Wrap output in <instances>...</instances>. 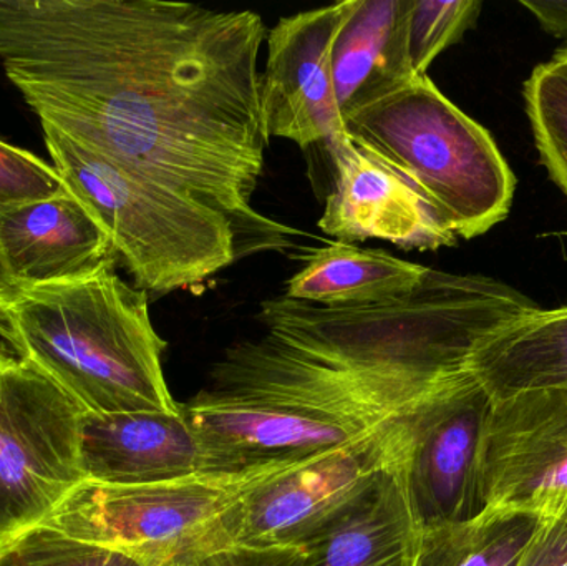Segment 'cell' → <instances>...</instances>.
<instances>
[{
    "mask_svg": "<svg viewBox=\"0 0 567 566\" xmlns=\"http://www.w3.org/2000/svg\"><path fill=\"white\" fill-rule=\"evenodd\" d=\"M40 125L53 168L102 223L136 288L158 295L192 289L238 261L235 233L221 215Z\"/></svg>",
    "mask_w": 567,
    "mask_h": 566,
    "instance_id": "277c9868",
    "label": "cell"
},
{
    "mask_svg": "<svg viewBox=\"0 0 567 566\" xmlns=\"http://www.w3.org/2000/svg\"><path fill=\"white\" fill-rule=\"evenodd\" d=\"M347 136L405 179L432 218L473 239L512 209L516 176L485 126L446 99L429 75L343 119Z\"/></svg>",
    "mask_w": 567,
    "mask_h": 566,
    "instance_id": "3957f363",
    "label": "cell"
},
{
    "mask_svg": "<svg viewBox=\"0 0 567 566\" xmlns=\"http://www.w3.org/2000/svg\"><path fill=\"white\" fill-rule=\"evenodd\" d=\"M83 415L52 379L0 342V544L42 524L86 481Z\"/></svg>",
    "mask_w": 567,
    "mask_h": 566,
    "instance_id": "8992f818",
    "label": "cell"
},
{
    "mask_svg": "<svg viewBox=\"0 0 567 566\" xmlns=\"http://www.w3.org/2000/svg\"><path fill=\"white\" fill-rule=\"evenodd\" d=\"M542 518V512L498 508L422 532L413 566H516Z\"/></svg>",
    "mask_w": 567,
    "mask_h": 566,
    "instance_id": "d6986e66",
    "label": "cell"
},
{
    "mask_svg": "<svg viewBox=\"0 0 567 566\" xmlns=\"http://www.w3.org/2000/svg\"><path fill=\"white\" fill-rule=\"evenodd\" d=\"M202 444L205 475L259 477L359 441L380 425L302 402L206 388L182 404ZM395 421V419H393Z\"/></svg>",
    "mask_w": 567,
    "mask_h": 566,
    "instance_id": "9c48e42d",
    "label": "cell"
},
{
    "mask_svg": "<svg viewBox=\"0 0 567 566\" xmlns=\"http://www.w3.org/2000/svg\"><path fill=\"white\" fill-rule=\"evenodd\" d=\"M327 146L336 175L317 223L326 235L347 243L382 239L422 251L455 245V236L440 228L415 189L347 133Z\"/></svg>",
    "mask_w": 567,
    "mask_h": 566,
    "instance_id": "4fadbf2b",
    "label": "cell"
},
{
    "mask_svg": "<svg viewBox=\"0 0 567 566\" xmlns=\"http://www.w3.org/2000/svg\"><path fill=\"white\" fill-rule=\"evenodd\" d=\"M66 192L56 169L29 150L0 140V208Z\"/></svg>",
    "mask_w": 567,
    "mask_h": 566,
    "instance_id": "603a6c76",
    "label": "cell"
},
{
    "mask_svg": "<svg viewBox=\"0 0 567 566\" xmlns=\"http://www.w3.org/2000/svg\"><path fill=\"white\" fill-rule=\"evenodd\" d=\"M252 10L166 0H0V62L27 105L231 225L239 258L299 235L252 208L268 140Z\"/></svg>",
    "mask_w": 567,
    "mask_h": 566,
    "instance_id": "6da1fadb",
    "label": "cell"
},
{
    "mask_svg": "<svg viewBox=\"0 0 567 566\" xmlns=\"http://www.w3.org/2000/svg\"><path fill=\"white\" fill-rule=\"evenodd\" d=\"M255 478L202 475L146 485L83 481L42 524L145 566H186L235 545L236 505Z\"/></svg>",
    "mask_w": 567,
    "mask_h": 566,
    "instance_id": "5b68a950",
    "label": "cell"
},
{
    "mask_svg": "<svg viewBox=\"0 0 567 566\" xmlns=\"http://www.w3.org/2000/svg\"><path fill=\"white\" fill-rule=\"evenodd\" d=\"M412 0H352L332 47V80L342 119L415 79L406 23Z\"/></svg>",
    "mask_w": 567,
    "mask_h": 566,
    "instance_id": "2e32d148",
    "label": "cell"
},
{
    "mask_svg": "<svg viewBox=\"0 0 567 566\" xmlns=\"http://www.w3.org/2000/svg\"><path fill=\"white\" fill-rule=\"evenodd\" d=\"M110 265L112 238L69 189L0 208V271L10 288L79 281Z\"/></svg>",
    "mask_w": 567,
    "mask_h": 566,
    "instance_id": "7c38bea8",
    "label": "cell"
},
{
    "mask_svg": "<svg viewBox=\"0 0 567 566\" xmlns=\"http://www.w3.org/2000/svg\"><path fill=\"white\" fill-rule=\"evenodd\" d=\"M470 372L493 401L525 391H567V305L508 322L473 352Z\"/></svg>",
    "mask_w": 567,
    "mask_h": 566,
    "instance_id": "e0dca14e",
    "label": "cell"
},
{
    "mask_svg": "<svg viewBox=\"0 0 567 566\" xmlns=\"http://www.w3.org/2000/svg\"><path fill=\"white\" fill-rule=\"evenodd\" d=\"M519 3L549 35L567 39V0H522Z\"/></svg>",
    "mask_w": 567,
    "mask_h": 566,
    "instance_id": "484cf974",
    "label": "cell"
},
{
    "mask_svg": "<svg viewBox=\"0 0 567 566\" xmlns=\"http://www.w3.org/2000/svg\"><path fill=\"white\" fill-rule=\"evenodd\" d=\"M299 557V547L255 548L231 545L186 566H297Z\"/></svg>",
    "mask_w": 567,
    "mask_h": 566,
    "instance_id": "d4e9b609",
    "label": "cell"
},
{
    "mask_svg": "<svg viewBox=\"0 0 567 566\" xmlns=\"http://www.w3.org/2000/svg\"><path fill=\"white\" fill-rule=\"evenodd\" d=\"M480 0H412L406 45L413 75L423 76L433 60L460 42L478 20Z\"/></svg>",
    "mask_w": 567,
    "mask_h": 566,
    "instance_id": "44dd1931",
    "label": "cell"
},
{
    "mask_svg": "<svg viewBox=\"0 0 567 566\" xmlns=\"http://www.w3.org/2000/svg\"><path fill=\"white\" fill-rule=\"evenodd\" d=\"M485 511L542 512L567 501V391L493 401L482 451Z\"/></svg>",
    "mask_w": 567,
    "mask_h": 566,
    "instance_id": "8fae6325",
    "label": "cell"
},
{
    "mask_svg": "<svg viewBox=\"0 0 567 566\" xmlns=\"http://www.w3.org/2000/svg\"><path fill=\"white\" fill-rule=\"evenodd\" d=\"M303 268L287 281L284 296L327 308L377 305L410 295L430 268L403 261L382 249L347 241L310 249Z\"/></svg>",
    "mask_w": 567,
    "mask_h": 566,
    "instance_id": "ac0fdd59",
    "label": "cell"
},
{
    "mask_svg": "<svg viewBox=\"0 0 567 566\" xmlns=\"http://www.w3.org/2000/svg\"><path fill=\"white\" fill-rule=\"evenodd\" d=\"M399 464L299 545L297 566L415 565L422 531L413 517Z\"/></svg>",
    "mask_w": 567,
    "mask_h": 566,
    "instance_id": "9a60e30c",
    "label": "cell"
},
{
    "mask_svg": "<svg viewBox=\"0 0 567 566\" xmlns=\"http://www.w3.org/2000/svg\"><path fill=\"white\" fill-rule=\"evenodd\" d=\"M10 291H12V288H10V286L7 285L6 278H3L2 271H0V298H3V296L9 295Z\"/></svg>",
    "mask_w": 567,
    "mask_h": 566,
    "instance_id": "4316f807",
    "label": "cell"
},
{
    "mask_svg": "<svg viewBox=\"0 0 567 566\" xmlns=\"http://www.w3.org/2000/svg\"><path fill=\"white\" fill-rule=\"evenodd\" d=\"M405 414L359 441L249 482L236 505L235 545L299 547L309 541L399 464Z\"/></svg>",
    "mask_w": 567,
    "mask_h": 566,
    "instance_id": "52a82bcc",
    "label": "cell"
},
{
    "mask_svg": "<svg viewBox=\"0 0 567 566\" xmlns=\"http://www.w3.org/2000/svg\"><path fill=\"white\" fill-rule=\"evenodd\" d=\"M492 411V395L468 369L406 412L399 469L420 531L485 512L482 451Z\"/></svg>",
    "mask_w": 567,
    "mask_h": 566,
    "instance_id": "ba28073f",
    "label": "cell"
},
{
    "mask_svg": "<svg viewBox=\"0 0 567 566\" xmlns=\"http://www.w3.org/2000/svg\"><path fill=\"white\" fill-rule=\"evenodd\" d=\"M0 338L90 414H176L148 292L115 265L89 278L16 288L0 298Z\"/></svg>",
    "mask_w": 567,
    "mask_h": 566,
    "instance_id": "7a4b0ae2",
    "label": "cell"
},
{
    "mask_svg": "<svg viewBox=\"0 0 567 566\" xmlns=\"http://www.w3.org/2000/svg\"><path fill=\"white\" fill-rule=\"evenodd\" d=\"M80 462L86 481L146 485L205 475L202 444L183 409L168 412H85Z\"/></svg>",
    "mask_w": 567,
    "mask_h": 566,
    "instance_id": "5bb4252c",
    "label": "cell"
},
{
    "mask_svg": "<svg viewBox=\"0 0 567 566\" xmlns=\"http://www.w3.org/2000/svg\"><path fill=\"white\" fill-rule=\"evenodd\" d=\"M352 0L282 17L268 37L259 80L266 140L307 148L346 135L332 80V47Z\"/></svg>",
    "mask_w": 567,
    "mask_h": 566,
    "instance_id": "30bf717a",
    "label": "cell"
},
{
    "mask_svg": "<svg viewBox=\"0 0 567 566\" xmlns=\"http://www.w3.org/2000/svg\"><path fill=\"white\" fill-rule=\"evenodd\" d=\"M516 566H567V501L543 514Z\"/></svg>",
    "mask_w": 567,
    "mask_h": 566,
    "instance_id": "cb8c5ba5",
    "label": "cell"
},
{
    "mask_svg": "<svg viewBox=\"0 0 567 566\" xmlns=\"http://www.w3.org/2000/svg\"><path fill=\"white\" fill-rule=\"evenodd\" d=\"M0 566H145L128 555L76 541L49 525L27 528L0 544Z\"/></svg>",
    "mask_w": 567,
    "mask_h": 566,
    "instance_id": "7402d4cb",
    "label": "cell"
},
{
    "mask_svg": "<svg viewBox=\"0 0 567 566\" xmlns=\"http://www.w3.org/2000/svg\"><path fill=\"white\" fill-rule=\"evenodd\" d=\"M525 105L539 158L567 196V43L533 70Z\"/></svg>",
    "mask_w": 567,
    "mask_h": 566,
    "instance_id": "ffe728a7",
    "label": "cell"
}]
</instances>
